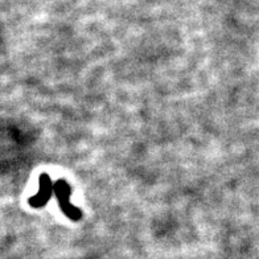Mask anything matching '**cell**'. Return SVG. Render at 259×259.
Segmentation results:
<instances>
[{
    "label": "cell",
    "instance_id": "6da1fadb",
    "mask_svg": "<svg viewBox=\"0 0 259 259\" xmlns=\"http://www.w3.org/2000/svg\"><path fill=\"white\" fill-rule=\"evenodd\" d=\"M53 192H55L56 197L58 200V204H60L61 210L64 211L65 214L68 215L70 220H73V221L81 220V210L77 206L70 204V201H69V197H70V193H72L70 185L65 180H58L53 185Z\"/></svg>",
    "mask_w": 259,
    "mask_h": 259
},
{
    "label": "cell",
    "instance_id": "7a4b0ae2",
    "mask_svg": "<svg viewBox=\"0 0 259 259\" xmlns=\"http://www.w3.org/2000/svg\"><path fill=\"white\" fill-rule=\"evenodd\" d=\"M52 193H53V183H52L49 175L44 174L40 176V189L38 193L29 198V204L33 208H42L49 201Z\"/></svg>",
    "mask_w": 259,
    "mask_h": 259
}]
</instances>
